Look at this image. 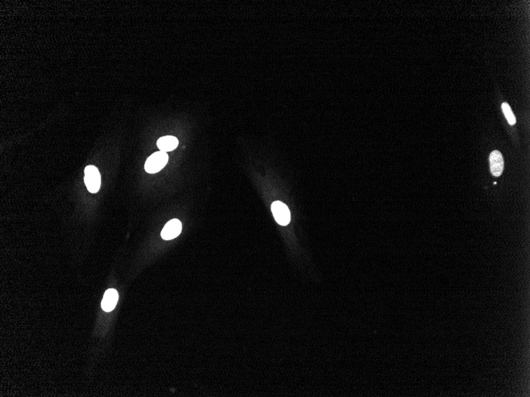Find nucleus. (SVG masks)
<instances>
[{"instance_id":"1","label":"nucleus","mask_w":530,"mask_h":397,"mask_svg":"<svg viewBox=\"0 0 530 397\" xmlns=\"http://www.w3.org/2000/svg\"><path fill=\"white\" fill-rule=\"evenodd\" d=\"M168 161V156L164 152H157L151 155L145 164V170L149 174H155L161 171Z\"/></svg>"},{"instance_id":"2","label":"nucleus","mask_w":530,"mask_h":397,"mask_svg":"<svg viewBox=\"0 0 530 397\" xmlns=\"http://www.w3.org/2000/svg\"><path fill=\"white\" fill-rule=\"evenodd\" d=\"M84 183L89 192L93 194L98 192L101 186V175L98 168L93 165L85 168Z\"/></svg>"},{"instance_id":"3","label":"nucleus","mask_w":530,"mask_h":397,"mask_svg":"<svg viewBox=\"0 0 530 397\" xmlns=\"http://www.w3.org/2000/svg\"><path fill=\"white\" fill-rule=\"evenodd\" d=\"M272 212L273 216L277 220V222L280 225H288L291 221V213L289 209L285 204L283 202H273L272 205Z\"/></svg>"},{"instance_id":"4","label":"nucleus","mask_w":530,"mask_h":397,"mask_svg":"<svg viewBox=\"0 0 530 397\" xmlns=\"http://www.w3.org/2000/svg\"><path fill=\"white\" fill-rule=\"evenodd\" d=\"M182 231V224L178 219H172L164 226L162 230L161 237L165 240L175 239Z\"/></svg>"},{"instance_id":"5","label":"nucleus","mask_w":530,"mask_h":397,"mask_svg":"<svg viewBox=\"0 0 530 397\" xmlns=\"http://www.w3.org/2000/svg\"><path fill=\"white\" fill-rule=\"evenodd\" d=\"M119 301V293L115 289H109L104 294V298L102 301L101 307L103 310L107 313H110L115 309L117 303Z\"/></svg>"},{"instance_id":"6","label":"nucleus","mask_w":530,"mask_h":397,"mask_svg":"<svg viewBox=\"0 0 530 397\" xmlns=\"http://www.w3.org/2000/svg\"><path fill=\"white\" fill-rule=\"evenodd\" d=\"M490 166L491 174L495 177H499L503 172L504 160L499 151H493L490 155Z\"/></svg>"},{"instance_id":"7","label":"nucleus","mask_w":530,"mask_h":397,"mask_svg":"<svg viewBox=\"0 0 530 397\" xmlns=\"http://www.w3.org/2000/svg\"><path fill=\"white\" fill-rule=\"evenodd\" d=\"M179 145L178 139L172 136H166L157 141V147L162 152H170L176 149Z\"/></svg>"},{"instance_id":"8","label":"nucleus","mask_w":530,"mask_h":397,"mask_svg":"<svg viewBox=\"0 0 530 397\" xmlns=\"http://www.w3.org/2000/svg\"><path fill=\"white\" fill-rule=\"evenodd\" d=\"M502 109L503 111L505 117L507 119L508 122L510 125H513L516 124V117L513 114V111H512L511 108L509 106V104L506 102H504L502 105Z\"/></svg>"}]
</instances>
